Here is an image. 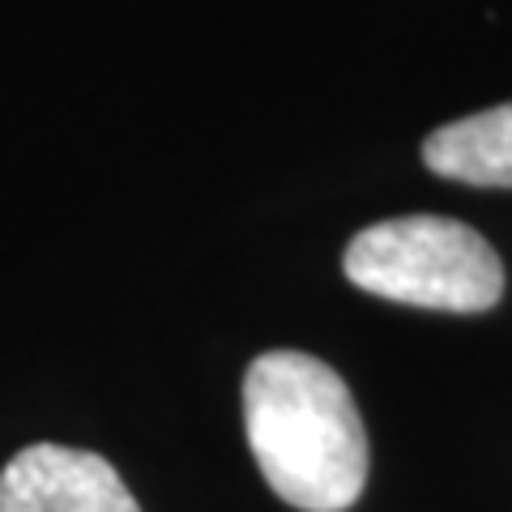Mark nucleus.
<instances>
[{"instance_id": "1", "label": "nucleus", "mask_w": 512, "mask_h": 512, "mask_svg": "<svg viewBox=\"0 0 512 512\" xmlns=\"http://www.w3.org/2000/svg\"><path fill=\"white\" fill-rule=\"evenodd\" d=\"M244 436L269 491L299 512H346L367 483V427L346 380L303 350H265L244 376Z\"/></svg>"}, {"instance_id": "2", "label": "nucleus", "mask_w": 512, "mask_h": 512, "mask_svg": "<svg viewBox=\"0 0 512 512\" xmlns=\"http://www.w3.org/2000/svg\"><path fill=\"white\" fill-rule=\"evenodd\" d=\"M367 295L431 312H487L504 295V265L474 227L440 214L389 218L359 231L342 256Z\"/></svg>"}, {"instance_id": "3", "label": "nucleus", "mask_w": 512, "mask_h": 512, "mask_svg": "<svg viewBox=\"0 0 512 512\" xmlns=\"http://www.w3.org/2000/svg\"><path fill=\"white\" fill-rule=\"evenodd\" d=\"M0 512H141V504L107 457L43 440L0 470Z\"/></svg>"}, {"instance_id": "4", "label": "nucleus", "mask_w": 512, "mask_h": 512, "mask_svg": "<svg viewBox=\"0 0 512 512\" xmlns=\"http://www.w3.org/2000/svg\"><path fill=\"white\" fill-rule=\"evenodd\" d=\"M423 163L444 180L512 188V103L436 128L423 141Z\"/></svg>"}]
</instances>
